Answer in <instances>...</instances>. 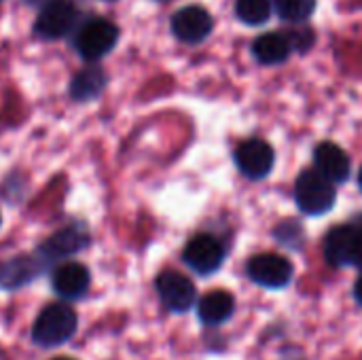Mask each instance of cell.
<instances>
[{"label":"cell","mask_w":362,"mask_h":360,"mask_svg":"<svg viewBox=\"0 0 362 360\" xmlns=\"http://www.w3.org/2000/svg\"><path fill=\"white\" fill-rule=\"evenodd\" d=\"M274 161H276L274 149L261 138L246 140L235 151V163H238L240 172L246 178H252V180L265 178L272 172Z\"/></svg>","instance_id":"ba28073f"},{"label":"cell","mask_w":362,"mask_h":360,"mask_svg":"<svg viewBox=\"0 0 362 360\" xmlns=\"http://www.w3.org/2000/svg\"><path fill=\"white\" fill-rule=\"evenodd\" d=\"M354 227V250H352V265H362V223Z\"/></svg>","instance_id":"ffe728a7"},{"label":"cell","mask_w":362,"mask_h":360,"mask_svg":"<svg viewBox=\"0 0 362 360\" xmlns=\"http://www.w3.org/2000/svg\"><path fill=\"white\" fill-rule=\"evenodd\" d=\"M106 87V72L91 64L87 68H83L70 83V95L76 102H89L93 98H98Z\"/></svg>","instance_id":"e0dca14e"},{"label":"cell","mask_w":362,"mask_h":360,"mask_svg":"<svg viewBox=\"0 0 362 360\" xmlns=\"http://www.w3.org/2000/svg\"><path fill=\"white\" fill-rule=\"evenodd\" d=\"M235 13L248 25H261L272 15V2L269 0H235Z\"/></svg>","instance_id":"ac0fdd59"},{"label":"cell","mask_w":362,"mask_h":360,"mask_svg":"<svg viewBox=\"0 0 362 360\" xmlns=\"http://www.w3.org/2000/svg\"><path fill=\"white\" fill-rule=\"evenodd\" d=\"M78 327V318L72 308L66 303H51L47 306L34 327H32V342L40 348H57L66 344Z\"/></svg>","instance_id":"6da1fadb"},{"label":"cell","mask_w":362,"mask_h":360,"mask_svg":"<svg viewBox=\"0 0 362 360\" xmlns=\"http://www.w3.org/2000/svg\"><path fill=\"white\" fill-rule=\"evenodd\" d=\"M274 4L278 15L293 23L310 19L316 8V0H274Z\"/></svg>","instance_id":"d6986e66"},{"label":"cell","mask_w":362,"mask_h":360,"mask_svg":"<svg viewBox=\"0 0 362 360\" xmlns=\"http://www.w3.org/2000/svg\"><path fill=\"white\" fill-rule=\"evenodd\" d=\"M246 269H248L250 280L265 289H284L293 280L291 261L280 255H274V252L252 257L248 261Z\"/></svg>","instance_id":"5b68a950"},{"label":"cell","mask_w":362,"mask_h":360,"mask_svg":"<svg viewBox=\"0 0 362 360\" xmlns=\"http://www.w3.org/2000/svg\"><path fill=\"white\" fill-rule=\"evenodd\" d=\"M89 233L87 227L81 223L68 225L64 229H59L57 233H53L42 246H40V257L45 261H59L66 259L70 255H76L78 250H83L87 246Z\"/></svg>","instance_id":"30bf717a"},{"label":"cell","mask_w":362,"mask_h":360,"mask_svg":"<svg viewBox=\"0 0 362 360\" xmlns=\"http://www.w3.org/2000/svg\"><path fill=\"white\" fill-rule=\"evenodd\" d=\"M53 360H74V359H68V356H59V359H53Z\"/></svg>","instance_id":"cb8c5ba5"},{"label":"cell","mask_w":362,"mask_h":360,"mask_svg":"<svg viewBox=\"0 0 362 360\" xmlns=\"http://www.w3.org/2000/svg\"><path fill=\"white\" fill-rule=\"evenodd\" d=\"M42 272V261L34 257H13L0 263V289L15 291L30 284Z\"/></svg>","instance_id":"4fadbf2b"},{"label":"cell","mask_w":362,"mask_h":360,"mask_svg":"<svg viewBox=\"0 0 362 360\" xmlns=\"http://www.w3.org/2000/svg\"><path fill=\"white\" fill-rule=\"evenodd\" d=\"M157 293L163 306L170 312H178V314L189 312L197 299V291L193 282L178 272H163L157 278Z\"/></svg>","instance_id":"9c48e42d"},{"label":"cell","mask_w":362,"mask_h":360,"mask_svg":"<svg viewBox=\"0 0 362 360\" xmlns=\"http://www.w3.org/2000/svg\"><path fill=\"white\" fill-rule=\"evenodd\" d=\"M76 6L72 0H51L47 2L34 23V32L40 38H62L76 23Z\"/></svg>","instance_id":"277c9868"},{"label":"cell","mask_w":362,"mask_h":360,"mask_svg":"<svg viewBox=\"0 0 362 360\" xmlns=\"http://www.w3.org/2000/svg\"><path fill=\"white\" fill-rule=\"evenodd\" d=\"M117 40H119V28L110 19L91 17L78 28L74 47L83 59L98 62L115 49Z\"/></svg>","instance_id":"7a4b0ae2"},{"label":"cell","mask_w":362,"mask_h":360,"mask_svg":"<svg viewBox=\"0 0 362 360\" xmlns=\"http://www.w3.org/2000/svg\"><path fill=\"white\" fill-rule=\"evenodd\" d=\"M335 189L333 182L327 180L320 172L316 170H305L299 174L297 185H295V199L297 206L312 216L325 214L333 208L335 204Z\"/></svg>","instance_id":"3957f363"},{"label":"cell","mask_w":362,"mask_h":360,"mask_svg":"<svg viewBox=\"0 0 362 360\" xmlns=\"http://www.w3.org/2000/svg\"><path fill=\"white\" fill-rule=\"evenodd\" d=\"M358 185H361V189H362V168H361V174H358Z\"/></svg>","instance_id":"603a6c76"},{"label":"cell","mask_w":362,"mask_h":360,"mask_svg":"<svg viewBox=\"0 0 362 360\" xmlns=\"http://www.w3.org/2000/svg\"><path fill=\"white\" fill-rule=\"evenodd\" d=\"M212 15L199 6V4H189L182 6L180 11L174 13L172 17V32L178 40L187 42V45H197L204 38L210 36L212 32Z\"/></svg>","instance_id":"8992f818"},{"label":"cell","mask_w":362,"mask_h":360,"mask_svg":"<svg viewBox=\"0 0 362 360\" xmlns=\"http://www.w3.org/2000/svg\"><path fill=\"white\" fill-rule=\"evenodd\" d=\"M25 2H28V4H36V6L42 8V6H45L47 2H51V0H25Z\"/></svg>","instance_id":"7402d4cb"},{"label":"cell","mask_w":362,"mask_h":360,"mask_svg":"<svg viewBox=\"0 0 362 360\" xmlns=\"http://www.w3.org/2000/svg\"><path fill=\"white\" fill-rule=\"evenodd\" d=\"M89 282H91L89 269L81 263H64L51 276L53 291L64 299L83 297L89 289Z\"/></svg>","instance_id":"7c38bea8"},{"label":"cell","mask_w":362,"mask_h":360,"mask_svg":"<svg viewBox=\"0 0 362 360\" xmlns=\"http://www.w3.org/2000/svg\"><path fill=\"white\" fill-rule=\"evenodd\" d=\"M235 310V299L231 293L227 291H210L208 295H204L199 299V306H197V316L204 325L208 327H216L225 320L231 318Z\"/></svg>","instance_id":"5bb4252c"},{"label":"cell","mask_w":362,"mask_h":360,"mask_svg":"<svg viewBox=\"0 0 362 360\" xmlns=\"http://www.w3.org/2000/svg\"><path fill=\"white\" fill-rule=\"evenodd\" d=\"M316 172H320L331 182H346L352 170L348 153L335 142H322L314 151Z\"/></svg>","instance_id":"8fae6325"},{"label":"cell","mask_w":362,"mask_h":360,"mask_svg":"<svg viewBox=\"0 0 362 360\" xmlns=\"http://www.w3.org/2000/svg\"><path fill=\"white\" fill-rule=\"evenodd\" d=\"M293 51V45L288 40V36L280 34V32H267L255 38L252 42V53L261 64H282Z\"/></svg>","instance_id":"9a60e30c"},{"label":"cell","mask_w":362,"mask_h":360,"mask_svg":"<svg viewBox=\"0 0 362 360\" xmlns=\"http://www.w3.org/2000/svg\"><path fill=\"white\" fill-rule=\"evenodd\" d=\"M182 259L185 263L199 276H210L214 274L221 265H223V259H225V250L221 246V242L208 233H202V236H195L185 252H182Z\"/></svg>","instance_id":"52a82bcc"},{"label":"cell","mask_w":362,"mask_h":360,"mask_svg":"<svg viewBox=\"0 0 362 360\" xmlns=\"http://www.w3.org/2000/svg\"><path fill=\"white\" fill-rule=\"evenodd\" d=\"M354 297H356V301L362 306V276L356 280V284H354Z\"/></svg>","instance_id":"44dd1931"},{"label":"cell","mask_w":362,"mask_h":360,"mask_svg":"<svg viewBox=\"0 0 362 360\" xmlns=\"http://www.w3.org/2000/svg\"><path fill=\"white\" fill-rule=\"evenodd\" d=\"M354 250V227L341 225L329 231L325 240V255L331 265H352Z\"/></svg>","instance_id":"2e32d148"}]
</instances>
